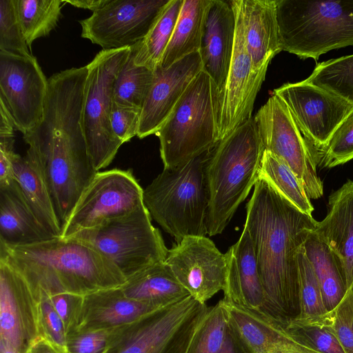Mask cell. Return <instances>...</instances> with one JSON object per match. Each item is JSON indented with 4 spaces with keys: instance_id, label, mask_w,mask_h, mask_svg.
Instances as JSON below:
<instances>
[{
    "instance_id": "1",
    "label": "cell",
    "mask_w": 353,
    "mask_h": 353,
    "mask_svg": "<svg viewBox=\"0 0 353 353\" xmlns=\"http://www.w3.org/2000/svg\"><path fill=\"white\" fill-rule=\"evenodd\" d=\"M87 65L60 71L48 79L43 113L23 134L26 152L48 190L61 228L97 172L82 124Z\"/></svg>"
},
{
    "instance_id": "2",
    "label": "cell",
    "mask_w": 353,
    "mask_h": 353,
    "mask_svg": "<svg viewBox=\"0 0 353 353\" xmlns=\"http://www.w3.org/2000/svg\"><path fill=\"white\" fill-rule=\"evenodd\" d=\"M317 223L259 178L246 205L251 236L265 294L263 312L288 321L299 314L298 252Z\"/></svg>"
},
{
    "instance_id": "3",
    "label": "cell",
    "mask_w": 353,
    "mask_h": 353,
    "mask_svg": "<svg viewBox=\"0 0 353 353\" xmlns=\"http://www.w3.org/2000/svg\"><path fill=\"white\" fill-rule=\"evenodd\" d=\"M0 260L7 263L41 299L69 293L79 296L119 288L126 279L96 249L73 238L54 237L25 245L0 243Z\"/></svg>"
},
{
    "instance_id": "4",
    "label": "cell",
    "mask_w": 353,
    "mask_h": 353,
    "mask_svg": "<svg viewBox=\"0 0 353 353\" xmlns=\"http://www.w3.org/2000/svg\"><path fill=\"white\" fill-rule=\"evenodd\" d=\"M265 149L253 118L214 147L207 167L208 234H221L259 179Z\"/></svg>"
},
{
    "instance_id": "5",
    "label": "cell",
    "mask_w": 353,
    "mask_h": 353,
    "mask_svg": "<svg viewBox=\"0 0 353 353\" xmlns=\"http://www.w3.org/2000/svg\"><path fill=\"white\" fill-rule=\"evenodd\" d=\"M214 147L182 165L164 168L143 190V203L151 218L176 243L208 234L207 167Z\"/></svg>"
},
{
    "instance_id": "6",
    "label": "cell",
    "mask_w": 353,
    "mask_h": 353,
    "mask_svg": "<svg viewBox=\"0 0 353 353\" xmlns=\"http://www.w3.org/2000/svg\"><path fill=\"white\" fill-rule=\"evenodd\" d=\"M281 50L317 61L353 46V0H276Z\"/></svg>"
},
{
    "instance_id": "7",
    "label": "cell",
    "mask_w": 353,
    "mask_h": 353,
    "mask_svg": "<svg viewBox=\"0 0 353 353\" xmlns=\"http://www.w3.org/2000/svg\"><path fill=\"white\" fill-rule=\"evenodd\" d=\"M220 93L203 70L156 133L164 168H173L213 148L218 137Z\"/></svg>"
},
{
    "instance_id": "8",
    "label": "cell",
    "mask_w": 353,
    "mask_h": 353,
    "mask_svg": "<svg viewBox=\"0 0 353 353\" xmlns=\"http://www.w3.org/2000/svg\"><path fill=\"white\" fill-rule=\"evenodd\" d=\"M209 309L190 294L110 330L102 353H187Z\"/></svg>"
},
{
    "instance_id": "9",
    "label": "cell",
    "mask_w": 353,
    "mask_h": 353,
    "mask_svg": "<svg viewBox=\"0 0 353 353\" xmlns=\"http://www.w3.org/2000/svg\"><path fill=\"white\" fill-rule=\"evenodd\" d=\"M151 219L142 203L123 216L81 231L70 238L96 249L114 263L127 279L166 259L168 250Z\"/></svg>"
},
{
    "instance_id": "10",
    "label": "cell",
    "mask_w": 353,
    "mask_h": 353,
    "mask_svg": "<svg viewBox=\"0 0 353 353\" xmlns=\"http://www.w3.org/2000/svg\"><path fill=\"white\" fill-rule=\"evenodd\" d=\"M131 50L132 46L102 50L87 65L82 124L88 153L97 172L112 163L123 144L112 131L110 116L114 82Z\"/></svg>"
},
{
    "instance_id": "11",
    "label": "cell",
    "mask_w": 353,
    "mask_h": 353,
    "mask_svg": "<svg viewBox=\"0 0 353 353\" xmlns=\"http://www.w3.org/2000/svg\"><path fill=\"white\" fill-rule=\"evenodd\" d=\"M253 119L265 150L290 167L310 199L321 198L323 184L317 174L314 150L283 101L273 94Z\"/></svg>"
},
{
    "instance_id": "12",
    "label": "cell",
    "mask_w": 353,
    "mask_h": 353,
    "mask_svg": "<svg viewBox=\"0 0 353 353\" xmlns=\"http://www.w3.org/2000/svg\"><path fill=\"white\" fill-rule=\"evenodd\" d=\"M143 190L131 170L98 172L78 200L61 238L123 216L143 203Z\"/></svg>"
},
{
    "instance_id": "13",
    "label": "cell",
    "mask_w": 353,
    "mask_h": 353,
    "mask_svg": "<svg viewBox=\"0 0 353 353\" xmlns=\"http://www.w3.org/2000/svg\"><path fill=\"white\" fill-rule=\"evenodd\" d=\"M273 94L286 105L314 154L353 110V105L305 80L285 83Z\"/></svg>"
},
{
    "instance_id": "14",
    "label": "cell",
    "mask_w": 353,
    "mask_h": 353,
    "mask_svg": "<svg viewBox=\"0 0 353 353\" xmlns=\"http://www.w3.org/2000/svg\"><path fill=\"white\" fill-rule=\"evenodd\" d=\"M169 0H110L79 21L81 37L103 50L131 47L149 32Z\"/></svg>"
},
{
    "instance_id": "15",
    "label": "cell",
    "mask_w": 353,
    "mask_h": 353,
    "mask_svg": "<svg viewBox=\"0 0 353 353\" xmlns=\"http://www.w3.org/2000/svg\"><path fill=\"white\" fill-rule=\"evenodd\" d=\"M48 89L46 78L33 55L22 57L0 51V101L15 130L23 134L42 118Z\"/></svg>"
},
{
    "instance_id": "16",
    "label": "cell",
    "mask_w": 353,
    "mask_h": 353,
    "mask_svg": "<svg viewBox=\"0 0 353 353\" xmlns=\"http://www.w3.org/2000/svg\"><path fill=\"white\" fill-rule=\"evenodd\" d=\"M236 17L233 54L218 111L219 141L252 118L256 95L266 72L253 70L245 37L241 0L230 1Z\"/></svg>"
},
{
    "instance_id": "17",
    "label": "cell",
    "mask_w": 353,
    "mask_h": 353,
    "mask_svg": "<svg viewBox=\"0 0 353 353\" xmlns=\"http://www.w3.org/2000/svg\"><path fill=\"white\" fill-rule=\"evenodd\" d=\"M164 261L179 283L201 303L225 288L226 255L205 236L183 238L168 250Z\"/></svg>"
},
{
    "instance_id": "18",
    "label": "cell",
    "mask_w": 353,
    "mask_h": 353,
    "mask_svg": "<svg viewBox=\"0 0 353 353\" xmlns=\"http://www.w3.org/2000/svg\"><path fill=\"white\" fill-rule=\"evenodd\" d=\"M41 337V299L16 270L0 260V341L28 353Z\"/></svg>"
},
{
    "instance_id": "19",
    "label": "cell",
    "mask_w": 353,
    "mask_h": 353,
    "mask_svg": "<svg viewBox=\"0 0 353 353\" xmlns=\"http://www.w3.org/2000/svg\"><path fill=\"white\" fill-rule=\"evenodd\" d=\"M202 70L199 52H196L168 68H157L154 71L152 85L141 111L137 133L139 139L156 134Z\"/></svg>"
},
{
    "instance_id": "20",
    "label": "cell",
    "mask_w": 353,
    "mask_h": 353,
    "mask_svg": "<svg viewBox=\"0 0 353 353\" xmlns=\"http://www.w3.org/2000/svg\"><path fill=\"white\" fill-rule=\"evenodd\" d=\"M223 301L228 327L248 353H320L297 339L286 321Z\"/></svg>"
},
{
    "instance_id": "21",
    "label": "cell",
    "mask_w": 353,
    "mask_h": 353,
    "mask_svg": "<svg viewBox=\"0 0 353 353\" xmlns=\"http://www.w3.org/2000/svg\"><path fill=\"white\" fill-rule=\"evenodd\" d=\"M235 32L236 17L230 1L209 0L199 52L203 70L216 85L220 97L228 79Z\"/></svg>"
},
{
    "instance_id": "22",
    "label": "cell",
    "mask_w": 353,
    "mask_h": 353,
    "mask_svg": "<svg viewBox=\"0 0 353 353\" xmlns=\"http://www.w3.org/2000/svg\"><path fill=\"white\" fill-rule=\"evenodd\" d=\"M225 254L228 270L223 300L250 310L263 311L264 290L253 243L245 226L238 241Z\"/></svg>"
},
{
    "instance_id": "23",
    "label": "cell",
    "mask_w": 353,
    "mask_h": 353,
    "mask_svg": "<svg viewBox=\"0 0 353 353\" xmlns=\"http://www.w3.org/2000/svg\"><path fill=\"white\" fill-rule=\"evenodd\" d=\"M158 308L128 298L120 287L99 290L82 296L72 334L109 330Z\"/></svg>"
},
{
    "instance_id": "24",
    "label": "cell",
    "mask_w": 353,
    "mask_h": 353,
    "mask_svg": "<svg viewBox=\"0 0 353 353\" xmlns=\"http://www.w3.org/2000/svg\"><path fill=\"white\" fill-rule=\"evenodd\" d=\"M314 232L340 259L348 288L353 281V181L330 195L327 215Z\"/></svg>"
},
{
    "instance_id": "25",
    "label": "cell",
    "mask_w": 353,
    "mask_h": 353,
    "mask_svg": "<svg viewBox=\"0 0 353 353\" xmlns=\"http://www.w3.org/2000/svg\"><path fill=\"white\" fill-rule=\"evenodd\" d=\"M244 37L253 70L266 72L281 50L276 0H241Z\"/></svg>"
},
{
    "instance_id": "26",
    "label": "cell",
    "mask_w": 353,
    "mask_h": 353,
    "mask_svg": "<svg viewBox=\"0 0 353 353\" xmlns=\"http://www.w3.org/2000/svg\"><path fill=\"white\" fill-rule=\"evenodd\" d=\"M52 238L30 208L17 181L0 185V243L25 245Z\"/></svg>"
},
{
    "instance_id": "27",
    "label": "cell",
    "mask_w": 353,
    "mask_h": 353,
    "mask_svg": "<svg viewBox=\"0 0 353 353\" xmlns=\"http://www.w3.org/2000/svg\"><path fill=\"white\" fill-rule=\"evenodd\" d=\"M120 288L128 298L159 307L190 295L165 261L138 272L127 279Z\"/></svg>"
},
{
    "instance_id": "28",
    "label": "cell",
    "mask_w": 353,
    "mask_h": 353,
    "mask_svg": "<svg viewBox=\"0 0 353 353\" xmlns=\"http://www.w3.org/2000/svg\"><path fill=\"white\" fill-rule=\"evenodd\" d=\"M13 175L40 223L54 237H61L62 228L48 190L36 164L28 154H17L13 161Z\"/></svg>"
},
{
    "instance_id": "29",
    "label": "cell",
    "mask_w": 353,
    "mask_h": 353,
    "mask_svg": "<svg viewBox=\"0 0 353 353\" xmlns=\"http://www.w3.org/2000/svg\"><path fill=\"white\" fill-rule=\"evenodd\" d=\"M303 248L319 282L325 306L330 311L347 289L343 264L314 230L308 234Z\"/></svg>"
},
{
    "instance_id": "30",
    "label": "cell",
    "mask_w": 353,
    "mask_h": 353,
    "mask_svg": "<svg viewBox=\"0 0 353 353\" xmlns=\"http://www.w3.org/2000/svg\"><path fill=\"white\" fill-rule=\"evenodd\" d=\"M209 0H183L172 35L158 68H165L201 48Z\"/></svg>"
},
{
    "instance_id": "31",
    "label": "cell",
    "mask_w": 353,
    "mask_h": 353,
    "mask_svg": "<svg viewBox=\"0 0 353 353\" xmlns=\"http://www.w3.org/2000/svg\"><path fill=\"white\" fill-rule=\"evenodd\" d=\"M183 0H169L145 37L132 46L134 61L155 70L172 35Z\"/></svg>"
},
{
    "instance_id": "32",
    "label": "cell",
    "mask_w": 353,
    "mask_h": 353,
    "mask_svg": "<svg viewBox=\"0 0 353 353\" xmlns=\"http://www.w3.org/2000/svg\"><path fill=\"white\" fill-rule=\"evenodd\" d=\"M17 15L29 47L48 36L62 17V0H14Z\"/></svg>"
},
{
    "instance_id": "33",
    "label": "cell",
    "mask_w": 353,
    "mask_h": 353,
    "mask_svg": "<svg viewBox=\"0 0 353 353\" xmlns=\"http://www.w3.org/2000/svg\"><path fill=\"white\" fill-rule=\"evenodd\" d=\"M259 178L267 181L299 210L312 216L314 207L296 174L283 161L266 150L263 153Z\"/></svg>"
},
{
    "instance_id": "34",
    "label": "cell",
    "mask_w": 353,
    "mask_h": 353,
    "mask_svg": "<svg viewBox=\"0 0 353 353\" xmlns=\"http://www.w3.org/2000/svg\"><path fill=\"white\" fill-rule=\"evenodd\" d=\"M154 70L134 61L132 48L120 69L114 85L113 102L141 110L152 85Z\"/></svg>"
},
{
    "instance_id": "35",
    "label": "cell",
    "mask_w": 353,
    "mask_h": 353,
    "mask_svg": "<svg viewBox=\"0 0 353 353\" xmlns=\"http://www.w3.org/2000/svg\"><path fill=\"white\" fill-rule=\"evenodd\" d=\"M305 81L353 105V54L317 64Z\"/></svg>"
},
{
    "instance_id": "36",
    "label": "cell",
    "mask_w": 353,
    "mask_h": 353,
    "mask_svg": "<svg viewBox=\"0 0 353 353\" xmlns=\"http://www.w3.org/2000/svg\"><path fill=\"white\" fill-rule=\"evenodd\" d=\"M323 314L312 317H295L286 321L285 325L297 339L320 353H346L325 323Z\"/></svg>"
},
{
    "instance_id": "37",
    "label": "cell",
    "mask_w": 353,
    "mask_h": 353,
    "mask_svg": "<svg viewBox=\"0 0 353 353\" xmlns=\"http://www.w3.org/2000/svg\"><path fill=\"white\" fill-rule=\"evenodd\" d=\"M228 327L227 312L221 299L210 307L187 353H219Z\"/></svg>"
},
{
    "instance_id": "38",
    "label": "cell",
    "mask_w": 353,
    "mask_h": 353,
    "mask_svg": "<svg viewBox=\"0 0 353 353\" xmlns=\"http://www.w3.org/2000/svg\"><path fill=\"white\" fill-rule=\"evenodd\" d=\"M297 256L300 310L296 317L305 318L322 315L328 311L325 306L319 282L306 256L303 246L299 250Z\"/></svg>"
},
{
    "instance_id": "39",
    "label": "cell",
    "mask_w": 353,
    "mask_h": 353,
    "mask_svg": "<svg viewBox=\"0 0 353 353\" xmlns=\"http://www.w3.org/2000/svg\"><path fill=\"white\" fill-rule=\"evenodd\" d=\"M316 165L332 168L353 159V110L335 130L327 145L314 154Z\"/></svg>"
},
{
    "instance_id": "40",
    "label": "cell",
    "mask_w": 353,
    "mask_h": 353,
    "mask_svg": "<svg viewBox=\"0 0 353 353\" xmlns=\"http://www.w3.org/2000/svg\"><path fill=\"white\" fill-rule=\"evenodd\" d=\"M0 51L22 57L32 56L17 15L14 0H0Z\"/></svg>"
},
{
    "instance_id": "41",
    "label": "cell",
    "mask_w": 353,
    "mask_h": 353,
    "mask_svg": "<svg viewBox=\"0 0 353 353\" xmlns=\"http://www.w3.org/2000/svg\"><path fill=\"white\" fill-rule=\"evenodd\" d=\"M346 353H353V281L339 303L323 314Z\"/></svg>"
},
{
    "instance_id": "42",
    "label": "cell",
    "mask_w": 353,
    "mask_h": 353,
    "mask_svg": "<svg viewBox=\"0 0 353 353\" xmlns=\"http://www.w3.org/2000/svg\"><path fill=\"white\" fill-rule=\"evenodd\" d=\"M41 320L43 336L63 353H68L63 323L54 308L49 295L41 291Z\"/></svg>"
},
{
    "instance_id": "43",
    "label": "cell",
    "mask_w": 353,
    "mask_h": 353,
    "mask_svg": "<svg viewBox=\"0 0 353 353\" xmlns=\"http://www.w3.org/2000/svg\"><path fill=\"white\" fill-rule=\"evenodd\" d=\"M141 110L121 106L113 102L110 121L114 134L123 143L137 136Z\"/></svg>"
},
{
    "instance_id": "44",
    "label": "cell",
    "mask_w": 353,
    "mask_h": 353,
    "mask_svg": "<svg viewBox=\"0 0 353 353\" xmlns=\"http://www.w3.org/2000/svg\"><path fill=\"white\" fill-rule=\"evenodd\" d=\"M109 330L74 333L68 336V353H102Z\"/></svg>"
},
{
    "instance_id": "45",
    "label": "cell",
    "mask_w": 353,
    "mask_h": 353,
    "mask_svg": "<svg viewBox=\"0 0 353 353\" xmlns=\"http://www.w3.org/2000/svg\"><path fill=\"white\" fill-rule=\"evenodd\" d=\"M82 296L69 293L49 295L54 308L63 323L67 336L74 332L77 316Z\"/></svg>"
},
{
    "instance_id": "46",
    "label": "cell",
    "mask_w": 353,
    "mask_h": 353,
    "mask_svg": "<svg viewBox=\"0 0 353 353\" xmlns=\"http://www.w3.org/2000/svg\"><path fill=\"white\" fill-rule=\"evenodd\" d=\"M14 141H0V185L14 180L13 161L17 154L14 150Z\"/></svg>"
},
{
    "instance_id": "47",
    "label": "cell",
    "mask_w": 353,
    "mask_h": 353,
    "mask_svg": "<svg viewBox=\"0 0 353 353\" xmlns=\"http://www.w3.org/2000/svg\"><path fill=\"white\" fill-rule=\"evenodd\" d=\"M219 353H248L228 327L223 344Z\"/></svg>"
},
{
    "instance_id": "48",
    "label": "cell",
    "mask_w": 353,
    "mask_h": 353,
    "mask_svg": "<svg viewBox=\"0 0 353 353\" xmlns=\"http://www.w3.org/2000/svg\"><path fill=\"white\" fill-rule=\"evenodd\" d=\"M110 0H62L63 3H69L75 8L88 9L93 12L99 10Z\"/></svg>"
},
{
    "instance_id": "49",
    "label": "cell",
    "mask_w": 353,
    "mask_h": 353,
    "mask_svg": "<svg viewBox=\"0 0 353 353\" xmlns=\"http://www.w3.org/2000/svg\"><path fill=\"white\" fill-rule=\"evenodd\" d=\"M28 353H63L44 337L37 340Z\"/></svg>"
},
{
    "instance_id": "50",
    "label": "cell",
    "mask_w": 353,
    "mask_h": 353,
    "mask_svg": "<svg viewBox=\"0 0 353 353\" xmlns=\"http://www.w3.org/2000/svg\"><path fill=\"white\" fill-rule=\"evenodd\" d=\"M0 353H20L14 348L0 341Z\"/></svg>"
}]
</instances>
